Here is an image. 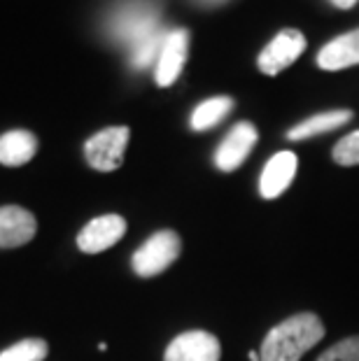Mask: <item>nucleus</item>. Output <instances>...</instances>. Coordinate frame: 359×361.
I'll return each instance as SVG.
<instances>
[{
    "label": "nucleus",
    "instance_id": "nucleus-15",
    "mask_svg": "<svg viewBox=\"0 0 359 361\" xmlns=\"http://www.w3.org/2000/svg\"><path fill=\"white\" fill-rule=\"evenodd\" d=\"M231 110H233V98H229V96L208 98V101H203L201 105H196L189 124H192L194 130H208L212 126H217Z\"/></svg>",
    "mask_w": 359,
    "mask_h": 361
},
{
    "label": "nucleus",
    "instance_id": "nucleus-13",
    "mask_svg": "<svg viewBox=\"0 0 359 361\" xmlns=\"http://www.w3.org/2000/svg\"><path fill=\"white\" fill-rule=\"evenodd\" d=\"M37 152V137L30 130H10L0 135V164L17 168L28 164Z\"/></svg>",
    "mask_w": 359,
    "mask_h": 361
},
{
    "label": "nucleus",
    "instance_id": "nucleus-22",
    "mask_svg": "<svg viewBox=\"0 0 359 361\" xmlns=\"http://www.w3.org/2000/svg\"><path fill=\"white\" fill-rule=\"evenodd\" d=\"M203 3H210V5H215V3H224V0H203Z\"/></svg>",
    "mask_w": 359,
    "mask_h": 361
},
{
    "label": "nucleus",
    "instance_id": "nucleus-1",
    "mask_svg": "<svg viewBox=\"0 0 359 361\" xmlns=\"http://www.w3.org/2000/svg\"><path fill=\"white\" fill-rule=\"evenodd\" d=\"M327 329L315 312H299L282 319L264 336L259 361H299L322 341Z\"/></svg>",
    "mask_w": 359,
    "mask_h": 361
},
{
    "label": "nucleus",
    "instance_id": "nucleus-10",
    "mask_svg": "<svg viewBox=\"0 0 359 361\" xmlns=\"http://www.w3.org/2000/svg\"><path fill=\"white\" fill-rule=\"evenodd\" d=\"M296 168H299V159H296L294 152H278V154H273L269 164L264 166L262 178H259V194H262V198L271 201V198L285 194L294 180Z\"/></svg>",
    "mask_w": 359,
    "mask_h": 361
},
{
    "label": "nucleus",
    "instance_id": "nucleus-7",
    "mask_svg": "<svg viewBox=\"0 0 359 361\" xmlns=\"http://www.w3.org/2000/svg\"><path fill=\"white\" fill-rule=\"evenodd\" d=\"M126 233V219L119 214H103L91 219L78 235V247L84 255H101L117 245Z\"/></svg>",
    "mask_w": 359,
    "mask_h": 361
},
{
    "label": "nucleus",
    "instance_id": "nucleus-6",
    "mask_svg": "<svg viewBox=\"0 0 359 361\" xmlns=\"http://www.w3.org/2000/svg\"><path fill=\"white\" fill-rule=\"evenodd\" d=\"M221 345L208 331H187L173 338L166 348L164 361H219Z\"/></svg>",
    "mask_w": 359,
    "mask_h": 361
},
{
    "label": "nucleus",
    "instance_id": "nucleus-20",
    "mask_svg": "<svg viewBox=\"0 0 359 361\" xmlns=\"http://www.w3.org/2000/svg\"><path fill=\"white\" fill-rule=\"evenodd\" d=\"M331 3L336 5V7H341V10H350V7H353L357 0H331Z\"/></svg>",
    "mask_w": 359,
    "mask_h": 361
},
{
    "label": "nucleus",
    "instance_id": "nucleus-3",
    "mask_svg": "<svg viewBox=\"0 0 359 361\" xmlns=\"http://www.w3.org/2000/svg\"><path fill=\"white\" fill-rule=\"evenodd\" d=\"M131 137L126 126H110L98 130L84 142V157L87 164L98 173H112L124 164V152Z\"/></svg>",
    "mask_w": 359,
    "mask_h": 361
},
{
    "label": "nucleus",
    "instance_id": "nucleus-21",
    "mask_svg": "<svg viewBox=\"0 0 359 361\" xmlns=\"http://www.w3.org/2000/svg\"><path fill=\"white\" fill-rule=\"evenodd\" d=\"M250 361H259V352H250Z\"/></svg>",
    "mask_w": 359,
    "mask_h": 361
},
{
    "label": "nucleus",
    "instance_id": "nucleus-9",
    "mask_svg": "<svg viewBox=\"0 0 359 361\" xmlns=\"http://www.w3.org/2000/svg\"><path fill=\"white\" fill-rule=\"evenodd\" d=\"M154 33H157V10H152L147 5L126 7L114 19V35L121 42L131 44V47H138L140 42H145Z\"/></svg>",
    "mask_w": 359,
    "mask_h": 361
},
{
    "label": "nucleus",
    "instance_id": "nucleus-14",
    "mask_svg": "<svg viewBox=\"0 0 359 361\" xmlns=\"http://www.w3.org/2000/svg\"><path fill=\"white\" fill-rule=\"evenodd\" d=\"M353 119V112L350 110H331V112H322L315 114V117L301 121L287 130L289 140H305V137H315L320 133H329L334 128H341L343 124Z\"/></svg>",
    "mask_w": 359,
    "mask_h": 361
},
{
    "label": "nucleus",
    "instance_id": "nucleus-18",
    "mask_svg": "<svg viewBox=\"0 0 359 361\" xmlns=\"http://www.w3.org/2000/svg\"><path fill=\"white\" fill-rule=\"evenodd\" d=\"M168 33H157L147 37L145 42H140L138 47H133V66L135 68H147L152 61L159 59V54H162V47H164V40H166Z\"/></svg>",
    "mask_w": 359,
    "mask_h": 361
},
{
    "label": "nucleus",
    "instance_id": "nucleus-16",
    "mask_svg": "<svg viewBox=\"0 0 359 361\" xmlns=\"http://www.w3.org/2000/svg\"><path fill=\"white\" fill-rule=\"evenodd\" d=\"M44 357H47V343L40 338L14 343L12 348L0 352V361H42Z\"/></svg>",
    "mask_w": 359,
    "mask_h": 361
},
{
    "label": "nucleus",
    "instance_id": "nucleus-4",
    "mask_svg": "<svg viewBox=\"0 0 359 361\" xmlns=\"http://www.w3.org/2000/svg\"><path fill=\"white\" fill-rule=\"evenodd\" d=\"M303 49H305V37L301 30L285 28L266 44L262 54H259L257 66L264 75L273 78V75H278L285 71V68L292 66L303 54Z\"/></svg>",
    "mask_w": 359,
    "mask_h": 361
},
{
    "label": "nucleus",
    "instance_id": "nucleus-5",
    "mask_svg": "<svg viewBox=\"0 0 359 361\" xmlns=\"http://www.w3.org/2000/svg\"><path fill=\"white\" fill-rule=\"evenodd\" d=\"M257 128L250 121H238L231 130L226 133L224 140L219 142L215 152V166L221 173H233L245 164L250 152L257 145Z\"/></svg>",
    "mask_w": 359,
    "mask_h": 361
},
{
    "label": "nucleus",
    "instance_id": "nucleus-11",
    "mask_svg": "<svg viewBox=\"0 0 359 361\" xmlns=\"http://www.w3.org/2000/svg\"><path fill=\"white\" fill-rule=\"evenodd\" d=\"M37 231V221L28 210L19 205L0 207V247L26 245Z\"/></svg>",
    "mask_w": 359,
    "mask_h": 361
},
{
    "label": "nucleus",
    "instance_id": "nucleus-8",
    "mask_svg": "<svg viewBox=\"0 0 359 361\" xmlns=\"http://www.w3.org/2000/svg\"><path fill=\"white\" fill-rule=\"evenodd\" d=\"M187 49H189V33L185 28H175L166 35L154 71V82L159 87H171L180 78L187 61Z\"/></svg>",
    "mask_w": 359,
    "mask_h": 361
},
{
    "label": "nucleus",
    "instance_id": "nucleus-17",
    "mask_svg": "<svg viewBox=\"0 0 359 361\" xmlns=\"http://www.w3.org/2000/svg\"><path fill=\"white\" fill-rule=\"evenodd\" d=\"M317 361H359V336H350L334 343L317 357Z\"/></svg>",
    "mask_w": 359,
    "mask_h": 361
},
{
    "label": "nucleus",
    "instance_id": "nucleus-2",
    "mask_svg": "<svg viewBox=\"0 0 359 361\" xmlns=\"http://www.w3.org/2000/svg\"><path fill=\"white\" fill-rule=\"evenodd\" d=\"M182 240L175 231H157L154 235H150L131 259V266L135 275L140 278H154V275L164 273L175 259L180 257Z\"/></svg>",
    "mask_w": 359,
    "mask_h": 361
},
{
    "label": "nucleus",
    "instance_id": "nucleus-19",
    "mask_svg": "<svg viewBox=\"0 0 359 361\" xmlns=\"http://www.w3.org/2000/svg\"><path fill=\"white\" fill-rule=\"evenodd\" d=\"M331 157L339 166H359V130L341 137V140L334 145Z\"/></svg>",
    "mask_w": 359,
    "mask_h": 361
},
{
    "label": "nucleus",
    "instance_id": "nucleus-12",
    "mask_svg": "<svg viewBox=\"0 0 359 361\" xmlns=\"http://www.w3.org/2000/svg\"><path fill=\"white\" fill-rule=\"evenodd\" d=\"M317 66L322 71H343V68L359 66V28L324 44L317 54Z\"/></svg>",
    "mask_w": 359,
    "mask_h": 361
}]
</instances>
